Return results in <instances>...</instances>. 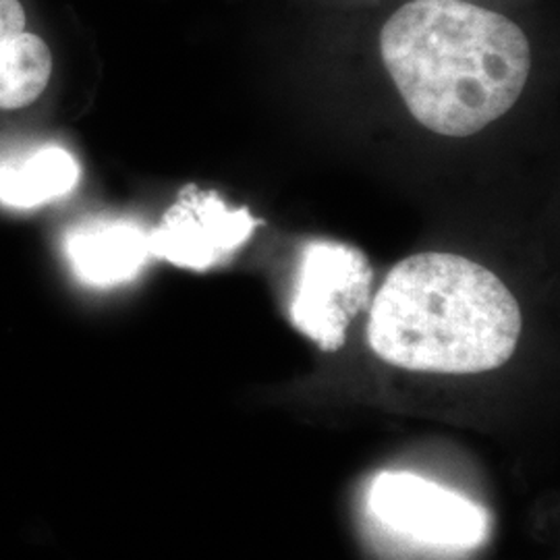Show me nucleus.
Here are the masks:
<instances>
[{
    "instance_id": "1",
    "label": "nucleus",
    "mask_w": 560,
    "mask_h": 560,
    "mask_svg": "<svg viewBox=\"0 0 560 560\" xmlns=\"http://www.w3.org/2000/svg\"><path fill=\"white\" fill-rule=\"evenodd\" d=\"M382 60L416 120L469 138L520 101L532 48L517 23L460 0H413L384 23Z\"/></svg>"
},
{
    "instance_id": "2",
    "label": "nucleus",
    "mask_w": 560,
    "mask_h": 560,
    "mask_svg": "<svg viewBox=\"0 0 560 560\" xmlns=\"http://www.w3.org/2000/svg\"><path fill=\"white\" fill-rule=\"evenodd\" d=\"M520 337V303L506 284L453 254L399 261L370 305L368 345L411 372H490L511 360Z\"/></svg>"
},
{
    "instance_id": "3",
    "label": "nucleus",
    "mask_w": 560,
    "mask_h": 560,
    "mask_svg": "<svg viewBox=\"0 0 560 560\" xmlns=\"http://www.w3.org/2000/svg\"><path fill=\"white\" fill-rule=\"evenodd\" d=\"M368 506L390 532L441 550L481 546L490 520L478 502L409 471H382L372 481Z\"/></svg>"
},
{
    "instance_id": "4",
    "label": "nucleus",
    "mask_w": 560,
    "mask_h": 560,
    "mask_svg": "<svg viewBox=\"0 0 560 560\" xmlns=\"http://www.w3.org/2000/svg\"><path fill=\"white\" fill-rule=\"evenodd\" d=\"M372 268L360 249L314 241L301 258L291 320L322 351H339L353 318L370 305Z\"/></svg>"
},
{
    "instance_id": "5",
    "label": "nucleus",
    "mask_w": 560,
    "mask_h": 560,
    "mask_svg": "<svg viewBox=\"0 0 560 560\" xmlns=\"http://www.w3.org/2000/svg\"><path fill=\"white\" fill-rule=\"evenodd\" d=\"M258 224L249 210H231L214 191L189 185L148 235L150 256L179 268L208 270L245 245Z\"/></svg>"
},
{
    "instance_id": "6",
    "label": "nucleus",
    "mask_w": 560,
    "mask_h": 560,
    "mask_svg": "<svg viewBox=\"0 0 560 560\" xmlns=\"http://www.w3.org/2000/svg\"><path fill=\"white\" fill-rule=\"evenodd\" d=\"M67 258L85 284L115 287L140 275L150 258V241L133 222H92L69 235Z\"/></svg>"
},
{
    "instance_id": "7",
    "label": "nucleus",
    "mask_w": 560,
    "mask_h": 560,
    "mask_svg": "<svg viewBox=\"0 0 560 560\" xmlns=\"http://www.w3.org/2000/svg\"><path fill=\"white\" fill-rule=\"evenodd\" d=\"M80 180V164L62 148H42L20 161L0 162V201L36 208L67 196Z\"/></svg>"
},
{
    "instance_id": "8",
    "label": "nucleus",
    "mask_w": 560,
    "mask_h": 560,
    "mask_svg": "<svg viewBox=\"0 0 560 560\" xmlns=\"http://www.w3.org/2000/svg\"><path fill=\"white\" fill-rule=\"evenodd\" d=\"M52 73V55L36 34L21 32L0 48V108H23L40 98Z\"/></svg>"
},
{
    "instance_id": "9",
    "label": "nucleus",
    "mask_w": 560,
    "mask_h": 560,
    "mask_svg": "<svg viewBox=\"0 0 560 560\" xmlns=\"http://www.w3.org/2000/svg\"><path fill=\"white\" fill-rule=\"evenodd\" d=\"M25 32V11L20 0H0V48Z\"/></svg>"
}]
</instances>
